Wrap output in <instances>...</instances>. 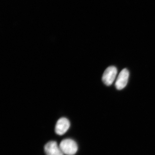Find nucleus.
I'll return each instance as SVG.
<instances>
[{
    "mask_svg": "<svg viewBox=\"0 0 155 155\" xmlns=\"http://www.w3.org/2000/svg\"><path fill=\"white\" fill-rule=\"evenodd\" d=\"M64 154L74 155L78 149L76 143L71 139H66L62 140L59 145Z\"/></svg>",
    "mask_w": 155,
    "mask_h": 155,
    "instance_id": "f257e3e1",
    "label": "nucleus"
},
{
    "mask_svg": "<svg viewBox=\"0 0 155 155\" xmlns=\"http://www.w3.org/2000/svg\"><path fill=\"white\" fill-rule=\"evenodd\" d=\"M117 73L116 67L111 66L108 67L103 74L102 81L107 86H110L114 82Z\"/></svg>",
    "mask_w": 155,
    "mask_h": 155,
    "instance_id": "f03ea898",
    "label": "nucleus"
},
{
    "mask_svg": "<svg viewBox=\"0 0 155 155\" xmlns=\"http://www.w3.org/2000/svg\"><path fill=\"white\" fill-rule=\"evenodd\" d=\"M129 76V72L127 69H122L117 78L115 86L116 89L120 90L125 88L127 85Z\"/></svg>",
    "mask_w": 155,
    "mask_h": 155,
    "instance_id": "7ed1b4c3",
    "label": "nucleus"
},
{
    "mask_svg": "<svg viewBox=\"0 0 155 155\" xmlns=\"http://www.w3.org/2000/svg\"><path fill=\"white\" fill-rule=\"evenodd\" d=\"M44 149L47 155H64L61 148L56 141L49 142L45 145Z\"/></svg>",
    "mask_w": 155,
    "mask_h": 155,
    "instance_id": "20e7f679",
    "label": "nucleus"
},
{
    "mask_svg": "<svg viewBox=\"0 0 155 155\" xmlns=\"http://www.w3.org/2000/svg\"><path fill=\"white\" fill-rule=\"evenodd\" d=\"M70 122L66 118H61L56 123L55 132L58 135H62L67 132L70 127Z\"/></svg>",
    "mask_w": 155,
    "mask_h": 155,
    "instance_id": "39448f33",
    "label": "nucleus"
}]
</instances>
